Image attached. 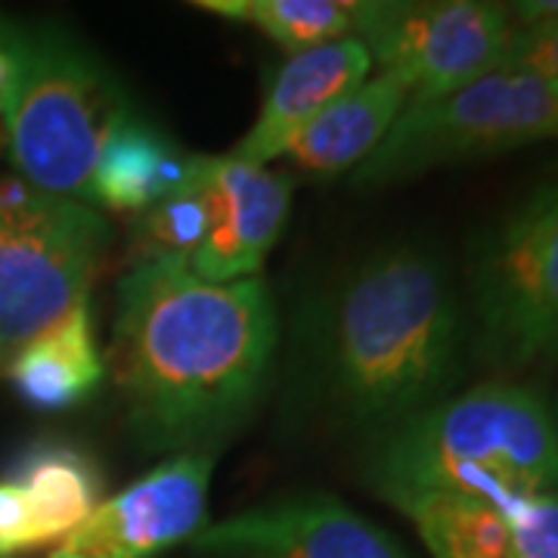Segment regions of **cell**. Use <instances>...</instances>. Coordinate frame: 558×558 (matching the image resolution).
I'll return each mask as SVG.
<instances>
[{
	"label": "cell",
	"mask_w": 558,
	"mask_h": 558,
	"mask_svg": "<svg viewBox=\"0 0 558 558\" xmlns=\"http://www.w3.org/2000/svg\"><path fill=\"white\" fill-rule=\"evenodd\" d=\"M469 323L435 248L395 242L319 295L299 326L292 391L329 428L379 440L453 395Z\"/></svg>",
	"instance_id": "2"
},
{
	"label": "cell",
	"mask_w": 558,
	"mask_h": 558,
	"mask_svg": "<svg viewBox=\"0 0 558 558\" xmlns=\"http://www.w3.org/2000/svg\"><path fill=\"white\" fill-rule=\"evenodd\" d=\"M558 137V81L497 69L450 97L407 102L388 137L351 171L354 186H385Z\"/></svg>",
	"instance_id": "7"
},
{
	"label": "cell",
	"mask_w": 558,
	"mask_h": 558,
	"mask_svg": "<svg viewBox=\"0 0 558 558\" xmlns=\"http://www.w3.org/2000/svg\"><path fill=\"white\" fill-rule=\"evenodd\" d=\"M35 549L32 506L20 484L0 478V558H13Z\"/></svg>",
	"instance_id": "22"
},
{
	"label": "cell",
	"mask_w": 558,
	"mask_h": 558,
	"mask_svg": "<svg viewBox=\"0 0 558 558\" xmlns=\"http://www.w3.org/2000/svg\"><path fill=\"white\" fill-rule=\"evenodd\" d=\"M7 478L20 484L32 506L35 549L44 543L69 537L81 521L100 506L102 478L94 453L72 440L44 438L28 444L13 459Z\"/></svg>",
	"instance_id": "16"
},
{
	"label": "cell",
	"mask_w": 558,
	"mask_h": 558,
	"mask_svg": "<svg viewBox=\"0 0 558 558\" xmlns=\"http://www.w3.org/2000/svg\"><path fill=\"white\" fill-rule=\"evenodd\" d=\"M366 475L391 506L459 494L499 512L512 499L558 490V428L537 391L487 381L381 435Z\"/></svg>",
	"instance_id": "3"
},
{
	"label": "cell",
	"mask_w": 558,
	"mask_h": 558,
	"mask_svg": "<svg viewBox=\"0 0 558 558\" xmlns=\"http://www.w3.org/2000/svg\"><path fill=\"white\" fill-rule=\"evenodd\" d=\"M0 44L10 57L0 112L20 180L47 196L81 199L102 143L131 116L128 94L60 25L0 16Z\"/></svg>",
	"instance_id": "4"
},
{
	"label": "cell",
	"mask_w": 558,
	"mask_h": 558,
	"mask_svg": "<svg viewBox=\"0 0 558 558\" xmlns=\"http://www.w3.org/2000/svg\"><path fill=\"white\" fill-rule=\"evenodd\" d=\"M546 407H549V413H553V422H556V428H558V376H556V388H553V398L546 400Z\"/></svg>",
	"instance_id": "23"
},
{
	"label": "cell",
	"mask_w": 558,
	"mask_h": 558,
	"mask_svg": "<svg viewBox=\"0 0 558 558\" xmlns=\"http://www.w3.org/2000/svg\"><path fill=\"white\" fill-rule=\"evenodd\" d=\"M512 28L506 3L363 0L354 38L381 72L410 81V102H432L497 72Z\"/></svg>",
	"instance_id": "8"
},
{
	"label": "cell",
	"mask_w": 558,
	"mask_h": 558,
	"mask_svg": "<svg viewBox=\"0 0 558 558\" xmlns=\"http://www.w3.org/2000/svg\"><path fill=\"white\" fill-rule=\"evenodd\" d=\"M410 102V81L398 72H379L323 109L289 146L286 159L314 178L354 171L388 137L391 124Z\"/></svg>",
	"instance_id": "13"
},
{
	"label": "cell",
	"mask_w": 558,
	"mask_h": 558,
	"mask_svg": "<svg viewBox=\"0 0 558 558\" xmlns=\"http://www.w3.org/2000/svg\"><path fill=\"white\" fill-rule=\"evenodd\" d=\"M205 171L215 199V223L190 258V270L208 282L258 277L289 218L292 178L236 156H208Z\"/></svg>",
	"instance_id": "11"
},
{
	"label": "cell",
	"mask_w": 558,
	"mask_h": 558,
	"mask_svg": "<svg viewBox=\"0 0 558 558\" xmlns=\"http://www.w3.org/2000/svg\"><path fill=\"white\" fill-rule=\"evenodd\" d=\"M193 171L196 156H186L174 140L131 112L102 143L84 199L109 211L143 215L156 202L186 186Z\"/></svg>",
	"instance_id": "15"
},
{
	"label": "cell",
	"mask_w": 558,
	"mask_h": 558,
	"mask_svg": "<svg viewBox=\"0 0 558 558\" xmlns=\"http://www.w3.org/2000/svg\"><path fill=\"white\" fill-rule=\"evenodd\" d=\"M211 453L165 459L60 539L47 558H159L208 524Z\"/></svg>",
	"instance_id": "9"
},
{
	"label": "cell",
	"mask_w": 558,
	"mask_h": 558,
	"mask_svg": "<svg viewBox=\"0 0 558 558\" xmlns=\"http://www.w3.org/2000/svg\"><path fill=\"white\" fill-rule=\"evenodd\" d=\"M7 379L16 398L38 413H65L90 398L106 379L90 301L22 344L7 363Z\"/></svg>",
	"instance_id": "14"
},
{
	"label": "cell",
	"mask_w": 558,
	"mask_h": 558,
	"mask_svg": "<svg viewBox=\"0 0 558 558\" xmlns=\"http://www.w3.org/2000/svg\"><path fill=\"white\" fill-rule=\"evenodd\" d=\"M112 227L87 202L0 183V360L87 301Z\"/></svg>",
	"instance_id": "6"
},
{
	"label": "cell",
	"mask_w": 558,
	"mask_h": 558,
	"mask_svg": "<svg viewBox=\"0 0 558 558\" xmlns=\"http://www.w3.org/2000/svg\"><path fill=\"white\" fill-rule=\"evenodd\" d=\"M475 357L499 376L558 363V180L539 183L472 240Z\"/></svg>",
	"instance_id": "5"
},
{
	"label": "cell",
	"mask_w": 558,
	"mask_h": 558,
	"mask_svg": "<svg viewBox=\"0 0 558 558\" xmlns=\"http://www.w3.org/2000/svg\"><path fill=\"white\" fill-rule=\"evenodd\" d=\"M499 515L509 527V558H558V490L512 499Z\"/></svg>",
	"instance_id": "20"
},
{
	"label": "cell",
	"mask_w": 558,
	"mask_h": 558,
	"mask_svg": "<svg viewBox=\"0 0 558 558\" xmlns=\"http://www.w3.org/2000/svg\"><path fill=\"white\" fill-rule=\"evenodd\" d=\"M369 69L373 57L360 38L332 40L289 57L267 87L258 121L230 156L267 168V161L289 153L295 137L323 109L360 87Z\"/></svg>",
	"instance_id": "12"
},
{
	"label": "cell",
	"mask_w": 558,
	"mask_h": 558,
	"mask_svg": "<svg viewBox=\"0 0 558 558\" xmlns=\"http://www.w3.org/2000/svg\"><path fill=\"white\" fill-rule=\"evenodd\" d=\"M190 549L202 558H413L379 524L329 494H301L205 524Z\"/></svg>",
	"instance_id": "10"
},
{
	"label": "cell",
	"mask_w": 558,
	"mask_h": 558,
	"mask_svg": "<svg viewBox=\"0 0 558 558\" xmlns=\"http://www.w3.org/2000/svg\"><path fill=\"white\" fill-rule=\"evenodd\" d=\"M211 223H215V199L208 186L205 156H196V171L190 183L137 215L134 258L190 260L199 252L202 242L208 240Z\"/></svg>",
	"instance_id": "19"
},
{
	"label": "cell",
	"mask_w": 558,
	"mask_h": 558,
	"mask_svg": "<svg viewBox=\"0 0 558 558\" xmlns=\"http://www.w3.org/2000/svg\"><path fill=\"white\" fill-rule=\"evenodd\" d=\"M432 558H509V527L490 502L459 494H416L395 502Z\"/></svg>",
	"instance_id": "18"
},
{
	"label": "cell",
	"mask_w": 558,
	"mask_h": 558,
	"mask_svg": "<svg viewBox=\"0 0 558 558\" xmlns=\"http://www.w3.org/2000/svg\"><path fill=\"white\" fill-rule=\"evenodd\" d=\"M499 69L558 81V16L534 25H515Z\"/></svg>",
	"instance_id": "21"
},
{
	"label": "cell",
	"mask_w": 558,
	"mask_h": 558,
	"mask_svg": "<svg viewBox=\"0 0 558 558\" xmlns=\"http://www.w3.org/2000/svg\"><path fill=\"white\" fill-rule=\"evenodd\" d=\"M363 0H202L199 10L258 28L286 53L354 38Z\"/></svg>",
	"instance_id": "17"
},
{
	"label": "cell",
	"mask_w": 558,
	"mask_h": 558,
	"mask_svg": "<svg viewBox=\"0 0 558 558\" xmlns=\"http://www.w3.org/2000/svg\"><path fill=\"white\" fill-rule=\"evenodd\" d=\"M264 277L208 282L183 258L134 260L119 279L106 369L149 453H211L252 418L277 360Z\"/></svg>",
	"instance_id": "1"
}]
</instances>
